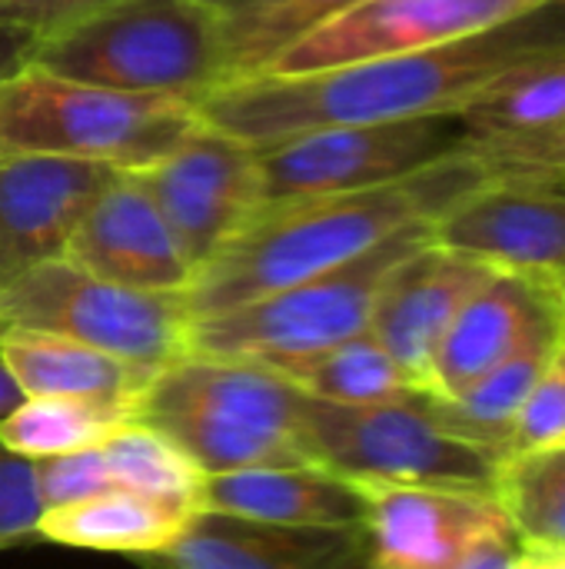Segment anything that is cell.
<instances>
[{
    "label": "cell",
    "instance_id": "8",
    "mask_svg": "<svg viewBox=\"0 0 565 569\" xmlns=\"http://www.w3.org/2000/svg\"><path fill=\"white\" fill-rule=\"evenodd\" d=\"M10 330L67 337L163 370L190 357L193 313L186 293L120 287L57 257L0 283V333Z\"/></svg>",
    "mask_w": 565,
    "mask_h": 569
},
{
    "label": "cell",
    "instance_id": "18",
    "mask_svg": "<svg viewBox=\"0 0 565 569\" xmlns=\"http://www.w3.org/2000/svg\"><path fill=\"white\" fill-rule=\"evenodd\" d=\"M456 117L493 173L549 160L565 143V50L513 67Z\"/></svg>",
    "mask_w": 565,
    "mask_h": 569
},
{
    "label": "cell",
    "instance_id": "20",
    "mask_svg": "<svg viewBox=\"0 0 565 569\" xmlns=\"http://www.w3.org/2000/svg\"><path fill=\"white\" fill-rule=\"evenodd\" d=\"M196 510L283 527H366L363 490L323 467L206 473Z\"/></svg>",
    "mask_w": 565,
    "mask_h": 569
},
{
    "label": "cell",
    "instance_id": "2",
    "mask_svg": "<svg viewBox=\"0 0 565 569\" xmlns=\"http://www.w3.org/2000/svg\"><path fill=\"white\" fill-rule=\"evenodd\" d=\"M490 177V163L470 147L383 187L260 203L240 233L193 277L186 290L190 313L193 320L216 317L343 267L386 237L436 220Z\"/></svg>",
    "mask_w": 565,
    "mask_h": 569
},
{
    "label": "cell",
    "instance_id": "28",
    "mask_svg": "<svg viewBox=\"0 0 565 569\" xmlns=\"http://www.w3.org/2000/svg\"><path fill=\"white\" fill-rule=\"evenodd\" d=\"M100 453L117 490H130L183 513H196L206 473L153 427L130 420L100 447Z\"/></svg>",
    "mask_w": 565,
    "mask_h": 569
},
{
    "label": "cell",
    "instance_id": "12",
    "mask_svg": "<svg viewBox=\"0 0 565 569\" xmlns=\"http://www.w3.org/2000/svg\"><path fill=\"white\" fill-rule=\"evenodd\" d=\"M433 240L536 280L565 260V183L493 173L433 220Z\"/></svg>",
    "mask_w": 565,
    "mask_h": 569
},
{
    "label": "cell",
    "instance_id": "1",
    "mask_svg": "<svg viewBox=\"0 0 565 569\" xmlns=\"http://www.w3.org/2000/svg\"><path fill=\"white\" fill-rule=\"evenodd\" d=\"M565 0L443 47L293 77H250L196 100L206 127L250 147L323 127L390 123L466 110L513 67L563 53Z\"/></svg>",
    "mask_w": 565,
    "mask_h": 569
},
{
    "label": "cell",
    "instance_id": "23",
    "mask_svg": "<svg viewBox=\"0 0 565 569\" xmlns=\"http://www.w3.org/2000/svg\"><path fill=\"white\" fill-rule=\"evenodd\" d=\"M190 517L193 513L130 490H107L77 503L43 510L37 537L77 550L153 557L183 533Z\"/></svg>",
    "mask_w": 565,
    "mask_h": 569
},
{
    "label": "cell",
    "instance_id": "24",
    "mask_svg": "<svg viewBox=\"0 0 565 569\" xmlns=\"http://www.w3.org/2000/svg\"><path fill=\"white\" fill-rule=\"evenodd\" d=\"M263 367H270L300 393L326 403H346V407L396 403L423 393L370 330L336 347L303 357L270 360Z\"/></svg>",
    "mask_w": 565,
    "mask_h": 569
},
{
    "label": "cell",
    "instance_id": "6",
    "mask_svg": "<svg viewBox=\"0 0 565 569\" xmlns=\"http://www.w3.org/2000/svg\"><path fill=\"white\" fill-rule=\"evenodd\" d=\"M296 433L306 457L350 483H400L493 493L500 460L446 433L426 393L396 403H326L300 393Z\"/></svg>",
    "mask_w": 565,
    "mask_h": 569
},
{
    "label": "cell",
    "instance_id": "3",
    "mask_svg": "<svg viewBox=\"0 0 565 569\" xmlns=\"http://www.w3.org/2000/svg\"><path fill=\"white\" fill-rule=\"evenodd\" d=\"M33 67L123 93L200 100L223 87V13L210 0H100L40 33Z\"/></svg>",
    "mask_w": 565,
    "mask_h": 569
},
{
    "label": "cell",
    "instance_id": "11",
    "mask_svg": "<svg viewBox=\"0 0 565 569\" xmlns=\"http://www.w3.org/2000/svg\"><path fill=\"white\" fill-rule=\"evenodd\" d=\"M549 3L556 0H356L280 53L263 73L293 77L373 57L430 50L486 33Z\"/></svg>",
    "mask_w": 565,
    "mask_h": 569
},
{
    "label": "cell",
    "instance_id": "33",
    "mask_svg": "<svg viewBox=\"0 0 565 569\" xmlns=\"http://www.w3.org/2000/svg\"><path fill=\"white\" fill-rule=\"evenodd\" d=\"M100 0H0V13L7 17H17L30 27H37L40 33L50 30L53 23L67 20L70 13L83 10V7H93ZM210 3H223V0H210Z\"/></svg>",
    "mask_w": 565,
    "mask_h": 569
},
{
    "label": "cell",
    "instance_id": "21",
    "mask_svg": "<svg viewBox=\"0 0 565 569\" xmlns=\"http://www.w3.org/2000/svg\"><path fill=\"white\" fill-rule=\"evenodd\" d=\"M0 353L23 397L97 400L123 407L130 417L150 380L160 373L157 367H143L67 337L33 330L0 333Z\"/></svg>",
    "mask_w": 565,
    "mask_h": 569
},
{
    "label": "cell",
    "instance_id": "5",
    "mask_svg": "<svg viewBox=\"0 0 565 569\" xmlns=\"http://www.w3.org/2000/svg\"><path fill=\"white\" fill-rule=\"evenodd\" d=\"M200 123L196 103L123 93L23 67L0 83V150L43 153L137 173L163 160Z\"/></svg>",
    "mask_w": 565,
    "mask_h": 569
},
{
    "label": "cell",
    "instance_id": "36",
    "mask_svg": "<svg viewBox=\"0 0 565 569\" xmlns=\"http://www.w3.org/2000/svg\"><path fill=\"white\" fill-rule=\"evenodd\" d=\"M523 569H565V550H526Z\"/></svg>",
    "mask_w": 565,
    "mask_h": 569
},
{
    "label": "cell",
    "instance_id": "25",
    "mask_svg": "<svg viewBox=\"0 0 565 569\" xmlns=\"http://www.w3.org/2000/svg\"><path fill=\"white\" fill-rule=\"evenodd\" d=\"M356 0H223V83L260 77L306 33Z\"/></svg>",
    "mask_w": 565,
    "mask_h": 569
},
{
    "label": "cell",
    "instance_id": "16",
    "mask_svg": "<svg viewBox=\"0 0 565 569\" xmlns=\"http://www.w3.org/2000/svg\"><path fill=\"white\" fill-rule=\"evenodd\" d=\"M113 173L100 163L0 150V283L63 257L80 217Z\"/></svg>",
    "mask_w": 565,
    "mask_h": 569
},
{
    "label": "cell",
    "instance_id": "35",
    "mask_svg": "<svg viewBox=\"0 0 565 569\" xmlns=\"http://www.w3.org/2000/svg\"><path fill=\"white\" fill-rule=\"evenodd\" d=\"M20 400H23V393H20L17 380L10 377V370L3 363V353H0V417H7Z\"/></svg>",
    "mask_w": 565,
    "mask_h": 569
},
{
    "label": "cell",
    "instance_id": "13",
    "mask_svg": "<svg viewBox=\"0 0 565 569\" xmlns=\"http://www.w3.org/2000/svg\"><path fill=\"white\" fill-rule=\"evenodd\" d=\"M366 497L373 569H453L480 540L509 533L493 493L356 483Z\"/></svg>",
    "mask_w": 565,
    "mask_h": 569
},
{
    "label": "cell",
    "instance_id": "29",
    "mask_svg": "<svg viewBox=\"0 0 565 569\" xmlns=\"http://www.w3.org/2000/svg\"><path fill=\"white\" fill-rule=\"evenodd\" d=\"M565 443V337L553 350L549 363L543 367L536 387L529 390L513 433H509V453L536 450V447H556Z\"/></svg>",
    "mask_w": 565,
    "mask_h": 569
},
{
    "label": "cell",
    "instance_id": "17",
    "mask_svg": "<svg viewBox=\"0 0 565 569\" xmlns=\"http://www.w3.org/2000/svg\"><path fill=\"white\" fill-rule=\"evenodd\" d=\"M143 560L160 569H373L366 527H283L206 510Z\"/></svg>",
    "mask_w": 565,
    "mask_h": 569
},
{
    "label": "cell",
    "instance_id": "19",
    "mask_svg": "<svg viewBox=\"0 0 565 569\" xmlns=\"http://www.w3.org/2000/svg\"><path fill=\"white\" fill-rule=\"evenodd\" d=\"M549 313H556V307L533 277L496 270L450 323L433 357L430 397H463L493 367H500Z\"/></svg>",
    "mask_w": 565,
    "mask_h": 569
},
{
    "label": "cell",
    "instance_id": "37",
    "mask_svg": "<svg viewBox=\"0 0 565 569\" xmlns=\"http://www.w3.org/2000/svg\"><path fill=\"white\" fill-rule=\"evenodd\" d=\"M500 173H529V177H543V180L565 183V157L549 160V163H536V167H523V170H500Z\"/></svg>",
    "mask_w": 565,
    "mask_h": 569
},
{
    "label": "cell",
    "instance_id": "31",
    "mask_svg": "<svg viewBox=\"0 0 565 569\" xmlns=\"http://www.w3.org/2000/svg\"><path fill=\"white\" fill-rule=\"evenodd\" d=\"M43 517L33 460L10 453L0 443V547L23 543L37 537Z\"/></svg>",
    "mask_w": 565,
    "mask_h": 569
},
{
    "label": "cell",
    "instance_id": "14",
    "mask_svg": "<svg viewBox=\"0 0 565 569\" xmlns=\"http://www.w3.org/2000/svg\"><path fill=\"white\" fill-rule=\"evenodd\" d=\"M496 273V267L426 240L406 253L383 280L370 317V333L430 393L433 357L463 303Z\"/></svg>",
    "mask_w": 565,
    "mask_h": 569
},
{
    "label": "cell",
    "instance_id": "4",
    "mask_svg": "<svg viewBox=\"0 0 565 569\" xmlns=\"http://www.w3.org/2000/svg\"><path fill=\"white\" fill-rule=\"evenodd\" d=\"M300 390L253 360L190 353L163 367L133 420L173 440L203 473L316 467L296 433Z\"/></svg>",
    "mask_w": 565,
    "mask_h": 569
},
{
    "label": "cell",
    "instance_id": "26",
    "mask_svg": "<svg viewBox=\"0 0 565 569\" xmlns=\"http://www.w3.org/2000/svg\"><path fill=\"white\" fill-rule=\"evenodd\" d=\"M130 420V410L97 400L23 397L7 417H0V443L17 457L47 460L103 447Z\"/></svg>",
    "mask_w": 565,
    "mask_h": 569
},
{
    "label": "cell",
    "instance_id": "22",
    "mask_svg": "<svg viewBox=\"0 0 565 569\" xmlns=\"http://www.w3.org/2000/svg\"><path fill=\"white\" fill-rule=\"evenodd\" d=\"M563 337L565 327L559 313H549L546 320H539L533 327V333L500 367H493L463 397L436 400V397L426 393V407H430L433 420L446 433H453L460 440H470V443L490 450L496 460H503L506 447H509L513 423H516L529 390L536 387L543 367L549 363V357H553V350L559 347Z\"/></svg>",
    "mask_w": 565,
    "mask_h": 569
},
{
    "label": "cell",
    "instance_id": "7",
    "mask_svg": "<svg viewBox=\"0 0 565 569\" xmlns=\"http://www.w3.org/2000/svg\"><path fill=\"white\" fill-rule=\"evenodd\" d=\"M426 240H433V220L413 223L363 257L320 277L223 310L216 317L193 320L190 353L270 363L360 337L370 330L376 293L386 273Z\"/></svg>",
    "mask_w": 565,
    "mask_h": 569
},
{
    "label": "cell",
    "instance_id": "32",
    "mask_svg": "<svg viewBox=\"0 0 565 569\" xmlns=\"http://www.w3.org/2000/svg\"><path fill=\"white\" fill-rule=\"evenodd\" d=\"M40 43V30L0 13V83H7L10 77H17L23 67H30L33 50Z\"/></svg>",
    "mask_w": 565,
    "mask_h": 569
},
{
    "label": "cell",
    "instance_id": "27",
    "mask_svg": "<svg viewBox=\"0 0 565 569\" xmlns=\"http://www.w3.org/2000/svg\"><path fill=\"white\" fill-rule=\"evenodd\" d=\"M493 497L526 550H565V443L503 457Z\"/></svg>",
    "mask_w": 565,
    "mask_h": 569
},
{
    "label": "cell",
    "instance_id": "9",
    "mask_svg": "<svg viewBox=\"0 0 565 569\" xmlns=\"http://www.w3.org/2000/svg\"><path fill=\"white\" fill-rule=\"evenodd\" d=\"M256 150L260 197L290 200L383 187L470 150L456 113L293 133Z\"/></svg>",
    "mask_w": 565,
    "mask_h": 569
},
{
    "label": "cell",
    "instance_id": "15",
    "mask_svg": "<svg viewBox=\"0 0 565 569\" xmlns=\"http://www.w3.org/2000/svg\"><path fill=\"white\" fill-rule=\"evenodd\" d=\"M63 260L133 290L186 293L193 267L133 173H113L80 217Z\"/></svg>",
    "mask_w": 565,
    "mask_h": 569
},
{
    "label": "cell",
    "instance_id": "30",
    "mask_svg": "<svg viewBox=\"0 0 565 569\" xmlns=\"http://www.w3.org/2000/svg\"><path fill=\"white\" fill-rule=\"evenodd\" d=\"M37 470V490H40V503L43 510L50 507H63V503H77L107 490H117L107 470V460L100 453V447L93 450H77V453H63V457H47V460H33Z\"/></svg>",
    "mask_w": 565,
    "mask_h": 569
},
{
    "label": "cell",
    "instance_id": "10",
    "mask_svg": "<svg viewBox=\"0 0 565 569\" xmlns=\"http://www.w3.org/2000/svg\"><path fill=\"white\" fill-rule=\"evenodd\" d=\"M147 190L193 277L240 233L263 203L256 150L203 120L157 163L133 173Z\"/></svg>",
    "mask_w": 565,
    "mask_h": 569
},
{
    "label": "cell",
    "instance_id": "34",
    "mask_svg": "<svg viewBox=\"0 0 565 569\" xmlns=\"http://www.w3.org/2000/svg\"><path fill=\"white\" fill-rule=\"evenodd\" d=\"M536 283L546 290L549 303L556 307V313H559V320H563V327H565V260H559L549 273L536 277Z\"/></svg>",
    "mask_w": 565,
    "mask_h": 569
}]
</instances>
